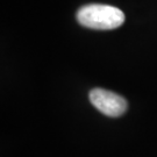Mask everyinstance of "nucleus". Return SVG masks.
Returning a JSON list of instances; mask_svg holds the SVG:
<instances>
[{
  "instance_id": "obj_1",
  "label": "nucleus",
  "mask_w": 157,
  "mask_h": 157,
  "mask_svg": "<svg viewBox=\"0 0 157 157\" xmlns=\"http://www.w3.org/2000/svg\"><path fill=\"white\" fill-rule=\"evenodd\" d=\"M77 21L86 28L108 30L120 27L124 22V14L113 6L92 4L78 10Z\"/></svg>"
},
{
  "instance_id": "obj_2",
  "label": "nucleus",
  "mask_w": 157,
  "mask_h": 157,
  "mask_svg": "<svg viewBox=\"0 0 157 157\" xmlns=\"http://www.w3.org/2000/svg\"><path fill=\"white\" fill-rule=\"evenodd\" d=\"M90 100L98 111L111 118L121 117L127 111L124 98L104 89H93L90 92Z\"/></svg>"
}]
</instances>
